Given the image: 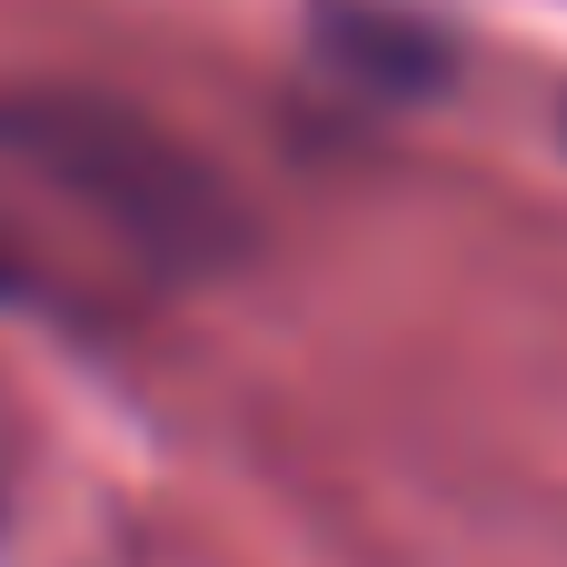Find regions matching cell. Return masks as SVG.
<instances>
[{
    "label": "cell",
    "instance_id": "1",
    "mask_svg": "<svg viewBox=\"0 0 567 567\" xmlns=\"http://www.w3.org/2000/svg\"><path fill=\"white\" fill-rule=\"evenodd\" d=\"M239 239L219 179L110 100H0V309L120 319Z\"/></svg>",
    "mask_w": 567,
    "mask_h": 567
}]
</instances>
